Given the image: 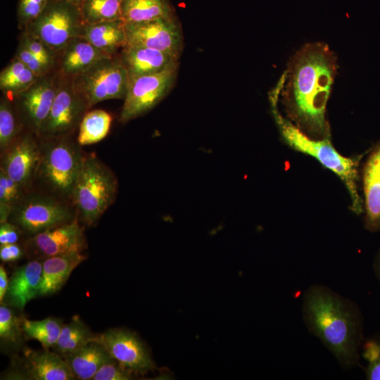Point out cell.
Instances as JSON below:
<instances>
[{
    "label": "cell",
    "instance_id": "6",
    "mask_svg": "<svg viewBox=\"0 0 380 380\" xmlns=\"http://www.w3.org/2000/svg\"><path fill=\"white\" fill-rule=\"evenodd\" d=\"M80 7L65 0H49L42 13L26 27V32L54 51H62L84 26Z\"/></svg>",
    "mask_w": 380,
    "mask_h": 380
},
{
    "label": "cell",
    "instance_id": "43",
    "mask_svg": "<svg viewBox=\"0 0 380 380\" xmlns=\"http://www.w3.org/2000/svg\"><path fill=\"white\" fill-rule=\"evenodd\" d=\"M65 1L80 7L84 0H65Z\"/></svg>",
    "mask_w": 380,
    "mask_h": 380
},
{
    "label": "cell",
    "instance_id": "32",
    "mask_svg": "<svg viewBox=\"0 0 380 380\" xmlns=\"http://www.w3.org/2000/svg\"><path fill=\"white\" fill-rule=\"evenodd\" d=\"M16 135L15 117L11 106L1 100L0 104V147L5 151L13 143Z\"/></svg>",
    "mask_w": 380,
    "mask_h": 380
},
{
    "label": "cell",
    "instance_id": "13",
    "mask_svg": "<svg viewBox=\"0 0 380 380\" xmlns=\"http://www.w3.org/2000/svg\"><path fill=\"white\" fill-rule=\"evenodd\" d=\"M84 107V99L70 85L58 87L57 94L46 120L39 132L55 136L66 132L74 127Z\"/></svg>",
    "mask_w": 380,
    "mask_h": 380
},
{
    "label": "cell",
    "instance_id": "16",
    "mask_svg": "<svg viewBox=\"0 0 380 380\" xmlns=\"http://www.w3.org/2000/svg\"><path fill=\"white\" fill-rule=\"evenodd\" d=\"M42 277V263L38 260H32L18 267L9 279L4 300L23 310L29 301L39 296Z\"/></svg>",
    "mask_w": 380,
    "mask_h": 380
},
{
    "label": "cell",
    "instance_id": "28",
    "mask_svg": "<svg viewBox=\"0 0 380 380\" xmlns=\"http://www.w3.org/2000/svg\"><path fill=\"white\" fill-rule=\"evenodd\" d=\"M62 327L61 322L53 317L42 320L22 319V329L25 336L38 341L46 350L55 346Z\"/></svg>",
    "mask_w": 380,
    "mask_h": 380
},
{
    "label": "cell",
    "instance_id": "31",
    "mask_svg": "<svg viewBox=\"0 0 380 380\" xmlns=\"http://www.w3.org/2000/svg\"><path fill=\"white\" fill-rule=\"evenodd\" d=\"M22 320L13 311L1 303L0 306V337L7 342L15 343L20 338Z\"/></svg>",
    "mask_w": 380,
    "mask_h": 380
},
{
    "label": "cell",
    "instance_id": "10",
    "mask_svg": "<svg viewBox=\"0 0 380 380\" xmlns=\"http://www.w3.org/2000/svg\"><path fill=\"white\" fill-rule=\"evenodd\" d=\"M82 160L73 146L60 141L46 149L39 165L47 182L55 189L67 194L72 191Z\"/></svg>",
    "mask_w": 380,
    "mask_h": 380
},
{
    "label": "cell",
    "instance_id": "3",
    "mask_svg": "<svg viewBox=\"0 0 380 380\" xmlns=\"http://www.w3.org/2000/svg\"><path fill=\"white\" fill-rule=\"evenodd\" d=\"M280 86L277 82L269 94L271 110L284 141L296 151L310 156L334 173L343 182L350 200V208L356 215L363 213L360 193V164L364 154L346 157L334 147L331 138L313 139L296 127L279 110Z\"/></svg>",
    "mask_w": 380,
    "mask_h": 380
},
{
    "label": "cell",
    "instance_id": "9",
    "mask_svg": "<svg viewBox=\"0 0 380 380\" xmlns=\"http://www.w3.org/2000/svg\"><path fill=\"white\" fill-rule=\"evenodd\" d=\"M91 340L101 344L114 360L132 373L144 374L153 368L144 344L128 331L111 329L95 335Z\"/></svg>",
    "mask_w": 380,
    "mask_h": 380
},
{
    "label": "cell",
    "instance_id": "7",
    "mask_svg": "<svg viewBox=\"0 0 380 380\" xmlns=\"http://www.w3.org/2000/svg\"><path fill=\"white\" fill-rule=\"evenodd\" d=\"M177 68L176 63L159 72L129 78L120 121L128 122L157 105L172 88Z\"/></svg>",
    "mask_w": 380,
    "mask_h": 380
},
{
    "label": "cell",
    "instance_id": "21",
    "mask_svg": "<svg viewBox=\"0 0 380 380\" xmlns=\"http://www.w3.org/2000/svg\"><path fill=\"white\" fill-rule=\"evenodd\" d=\"M62 51L61 70L64 74L72 77L101 59L113 56L96 48L82 37L72 39Z\"/></svg>",
    "mask_w": 380,
    "mask_h": 380
},
{
    "label": "cell",
    "instance_id": "23",
    "mask_svg": "<svg viewBox=\"0 0 380 380\" xmlns=\"http://www.w3.org/2000/svg\"><path fill=\"white\" fill-rule=\"evenodd\" d=\"M125 24L122 19L84 24L81 37L106 53L113 55L126 45Z\"/></svg>",
    "mask_w": 380,
    "mask_h": 380
},
{
    "label": "cell",
    "instance_id": "40",
    "mask_svg": "<svg viewBox=\"0 0 380 380\" xmlns=\"http://www.w3.org/2000/svg\"><path fill=\"white\" fill-rule=\"evenodd\" d=\"M9 279H8L6 272L3 265L0 266V300L4 299L8 287Z\"/></svg>",
    "mask_w": 380,
    "mask_h": 380
},
{
    "label": "cell",
    "instance_id": "37",
    "mask_svg": "<svg viewBox=\"0 0 380 380\" xmlns=\"http://www.w3.org/2000/svg\"><path fill=\"white\" fill-rule=\"evenodd\" d=\"M15 57L39 77L46 75L49 70L27 47L20 42Z\"/></svg>",
    "mask_w": 380,
    "mask_h": 380
},
{
    "label": "cell",
    "instance_id": "30",
    "mask_svg": "<svg viewBox=\"0 0 380 380\" xmlns=\"http://www.w3.org/2000/svg\"><path fill=\"white\" fill-rule=\"evenodd\" d=\"M362 356L367 364L365 368L367 380H380V334L364 340Z\"/></svg>",
    "mask_w": 380,
    "mask_h": 380
},
{
    "label": "cell",
    "instance_id": "20",
    "mask_svg": "<svg viewBox=\"0 0 380 380\" xmlns=\"http://www.w3.org/2000/svg\"><path fill=\"white\" fill-rule=\"evenodd\" d=\"M85 259L86 256L77 251L47 257L42 263L39 296L51 295L59 291L75 268Z\"/></svg>",
    "mask_w": 380,
    "mask_h": 380
},
{
    "label": "cell",
    "instance_id": "27",
    "mask_svg": "<svg viewBox=\"0 0 380 380\" xmlns=\"http://www.w3.org/2000/svg\"><path fill=\"white\" fill-rule=\"evenodd\" d=\"M112 118L103 110L87 113L80 125L77 141L80 145H89L100 141L108 134Z\"/></svg>",
    "mask_w": 380,
    "mask_h": 380
},
{
    "label": "cell",
    "instance_id": "39",
    "mask_svg": "<svg viewBox=\"0 0 380 380\" xmlns=\"http://www.w3.org/2000/svg\"><path fill=\"white\" fill-rule=\"evenodd\" d=\"M23 255L22 248L15 243L2 244L0 246V259L5 262H15Z\"/></svg>",
    "mask_w": 380,
    "mask_h": 380
},
{
    "label": "cell",
    "instance_id": "12",
    "mask_svg": "<svg viewBox=\"0 0 380 380\" xmlns=\"http://www.w3.org/2000/svg\"><path fill=\"white\" fill-rule=\"evenodd\" d=\"M364 227L369 232L380 230V140L367 152L360 170Z\"/></svg>",
    "mask_w": 380,
    "mask_h": 380
},
{
    "label": "cell",
    "instance_id": "26",
    "mask_svg": "<svg viewBox=\"0 0 380 380\" xmlns=\"http://www.w3.org/2000/svg\"><path fill=\"white\" fill-rule=\"evenodd\" d=\"M39 77L15 57L0 73V88L8 94L19 95L27 90Z\"/></svg>",
    "mask_w": 380,
    "mask_h": 380
},
{
    "label": "cell",
    "instance_id": "41",
    "mask_svg": "<svg viewBox=\"0 0 380 380\" xmlns=\"http://www.w3.org/2000/svg\"><path fill=\"white\" fill-rule=\"evenodd\" d=\"M11 205L0 203V220L1 223L7 222V218L11 212Z\"/></svg>",
    "mask_w": 380,
    "mask_h": 380
},
{
    "label": "cell",
    "instance_id": "18",
    "mask_svg": "<svg viewBox=\"0 0 380 380\" xmlns=\"http://www.w3.org/2000/svg\"><path fill=\"white\" fill-rule=\"evenodd\" d=\"M44 76L39 77L18 95L26 114L38 132L49 113L58 89L53 80Z\"/></svg>",
    "mask_w": 380,
    "mask_h": 380
},
{
    "label": "cell",
    "instance_id": "34",
    "mask_svg": "<svg viewBox=\"0 0 380 380\" xmlns=\"http://www.w3.org/2000/svg\"><path fill=\"white\" fill-rule=\"evenodd\" d=\"M49 0H20L18 16L20 24L27 26L44 11Z\"/></svg>",
    "mask_w": 380,
    "mask_h": 380
},
{
    "label": "cell",
    "instance_id": "22",
    "mask_svg": "<svg viewBox=\"0 0 380 380\" xmlns=\"http://www.w3.org/2000/svg\"><path fill=\"white\" fill-rule=\"evenodd\" d=\"M63 358L75 378L82 380L92 379L101 366L114 360L101 344L92 340Z\"/></svg>",
    "mask_w": 380,
    "mask_h": 380
},
{
    "label": "cell",
    "instance_id": "5",
    "mask_svg": "<svg viewBox=\"0 0 380 380\" xmlns=\"http://www.w3.org/2000/svg\"><path fill=\"white\" fill-rule=\"evenodd\" d=\"M71 83L87 106L91 107L108 99H125L129 76L121 58L111 56L72 77Z\"/></svg>",
    "mask_w": 380,
    "mask_h": 380
},
{
    "label": "cell",
    "instance_id": "11",
    "mask_svg": "<svg viewBox=\"0 0 380 380\" xmlns=\"http://www.w3.org/2000/svg\"><path fill=\"white\" fill-rule=\"evenodd\" d=\"M69 211L58 202L42 197L30 198L19 205L15 213V222L30 234H38L67 223Z\"/></svg>",
    "mask_w": 380,
    "mask_h": 380
},
{
    "label": "cell",
    "instance_id": "35",
    "mask_svg": "<svg viewBox=\"0 0 380 380\" xmlns=\"http://www.w3.org/2000/svg\"><path fill=\"white\" fill-rule=\"evenodd\" d=\"M22 186L5 171L0 170V203L13 204L19 198Z\"/></svg>",
    "mask_w": 380,
    "mask_h": 380
},
{
    "label": "cell",
    "instance_id": "15",
    "mask_svg": "<svg viewBox=\"0 0 380 380\" xmlns=\"http://www.w3.org/2000/svg\"><path fill=\"white\" fill-rule=\"evenodd\" d=\"M1 168L22 187H27L40 164V151L32 137L25 136L7 148Z\"/></svg>",
    "mask_w": 380,
    "mask_h": 380
},
{
    "label": "cell",
    "instance_id": "17",
    "mask_svg": "<svg viewBox=\"0 0 380 380\" xmlns=\"http://www.w3.org/2000/svg\"><path fill=\"white\" fill-rule=\"evenodd\" d=\"M120 58L129 78L159 72L178 63L179 60L164 51L133 46H125Z\"/></svg>",
    "mask_w": 380,
    "mask_h": 380
},
{
    "label": "cell",
    "instance_id": "38",
    "mask_svg": "<svg viewBox=\"0 0 380 380\" xmlns=\"http://www.w3.org/2000/svg\"><path fill=\"white\" fill-rule=\"evenodd\" d=\"M20 236V232L18 227L5 222L0 226V243H15Z\"/></svg>",
    "mask_w": 380,
    "mask_h": 380
},
{
    "label": "cell",
    "instance_id": "29",
    "mask_svg": "<svg viewBox=\"0 0 380 380\" xmlns=\"http://www.w3.org/2000/svg\"><path fill=\"white\" fill-rule=\"evenodd\" d=\"M122 0H84L80 6L85 24L122 19Z\"/></svg>",
    "mask_w": 380,
    "mask_h": 380
},
{
    "label": "cell",
    "instance_id": "4",
    "mask_svg": "<svg viewBox=\"0 0 380 380\" xmlns=\"http://www.w3.org/2000/svg\"><path fill=\"white\" fill-rule=\"evenodd\" d=\"M116 182L109 170L94 156L82 158L72 194L84 221L91 224L113 201Z\"/></svg>",
    "mask_w": 380,
    "mask_h": 380
},
{
    "label": "cell",
    "instance_id": "19",
    "mask_svg": "<svg viewBox=\"0 0 380 380\" xmlns=\"http://www.w3.org/2000/svg\"><path fill=\"white\" fill-rule=\"evenodd\" d=\"M25 367L30 379L35 380H72L75 376L65 359L59 354L26 350Z\"/></svg>",
    "mask_w": 380,
    "mask_h": 380
},
{
    "label": "cell",
    "instance_id": "42",
    "mask_svg": "<svg viewBox=\"0 0 380 380\" xmlns=\"http://www.w3.org/2000/svg\"><path fill=\"white\" fill-rule=\"evenodd\" d=\"M373 270L376 278L380 283V248L378 250L374 259Z\"/></svg>",
    "mask_w": 380,
    "mask_h": 380
},
{
    "label": "cell",
    "instance_id": "24",
    "mask_svg": "<svg viewBox=\"0 0 380 380\" xmlns=\"http://www.w3.org/2000/svg\"><path fill=\"white\" fill-rule=\"evenodd\" d=\"M121 15L125 23L174 17L168 0H122Z\"/></svg>",
    "mask_w": 380,
    "mask_h": 380
},
{
    "label": "cell",
    "instance_id": "33",
    "mask_svg": "<svg viewBox=\"0 0 380 380\" xmlns=\"http://www.w3.org/2000/svg\"><path fill=\"white\" fill-rule=\"evenodd\" d=\"M20 42L34 55L49 70L54 63V51L49 48L37 37L25 32Z\"/></svg>",
    "mask_w": 380,
    "mask_h": 380
},
{
    "label": "cell",
    "instance_id": "14",
    "mask_svg": "<svg viewBox=\"0 0 380 380\" xmlns=\"http://www.w3.org/2000/svg\"><path fill=\"white\" fill-rule=\"evenodd\" d=\"M30 241L34 249L46 257L81 252L84 243L82 230L76 220L36 234Z\"/></svg>",
    "mask_w": 380,
    "mask_h": 380
},
{
    "label": "cell",
    "instance_id": "25",
    "mask_svg": "<svg viewBox=\"0 0 380 380\" xmlns=\"http://www.w3.org/2000/svg\"><path fill=\"white\" fill-rule=\"evenodd\" d=\"M94 336L79 316L75 315L69 323L63 325L53 348L63 357L91 341Z\"/></svg>",
    "mask_w": 380,
    "mask_h": 380
},
{
    "label": "cell",
    "instance_id": "8",
    "mask_svg": "<svg viewBox=\"0 0 380 380\" xmlns=\"http://www.w3.org/2000/svg\"><path fill=\"white\" fill-rule=\"evenodd\" d=\"M126 45L154 49L179 58L182 35L175 17L125 23Z\"/></svg>",
    "mask_w": 380,
    "mask_h": 380
},
{
    "label": "cell",
    "instance_id": "2",
    "mask_svg": "<svg viewBox=\"0 0 380 380\" xmlns=\"http://www.w3.org/2000/svg\"><path fill=\"white\" fill-rule=\"evenodd\" d=\"M301 311L308 331L322 342L342 368L360 365L364 319L355 303L327 286L314 284L303 293Z\"/></svg>",
    "mask_w": 380,
    "mask_h": 380
},
{
    "label": "cell",
    "instance_id": "36",
    "mask_svg": "<svg viewBox=\"0 0 380 380\" xmlns=\"http://www.w3.org/2000/svg\"><path fill=\"white\" fill-rule=\"evenodd\" d=\"M130 371L122 367L115 360L101 366L96 372L94 380H128L132 378Z\"/></svg>",
    "mask_w": 380,
    "mask_h": 380
},
{
    "label": "cell",
    "instance_id": "1",
    "mask_svg": "<svg viewBox=\"0 0 380 380\" xmlns=\"http://www.w3.org/2000/svg\"><path fill=\"white\" fill-rule=\"evenodd\" d=\"M337 69V57L329 46L311 42L292 56L279 80L286 117L313 139L331 138L327 106Z\"/></svg>",
    "mask_w": 380,
    "mask_h": 380
}]
</instances>
